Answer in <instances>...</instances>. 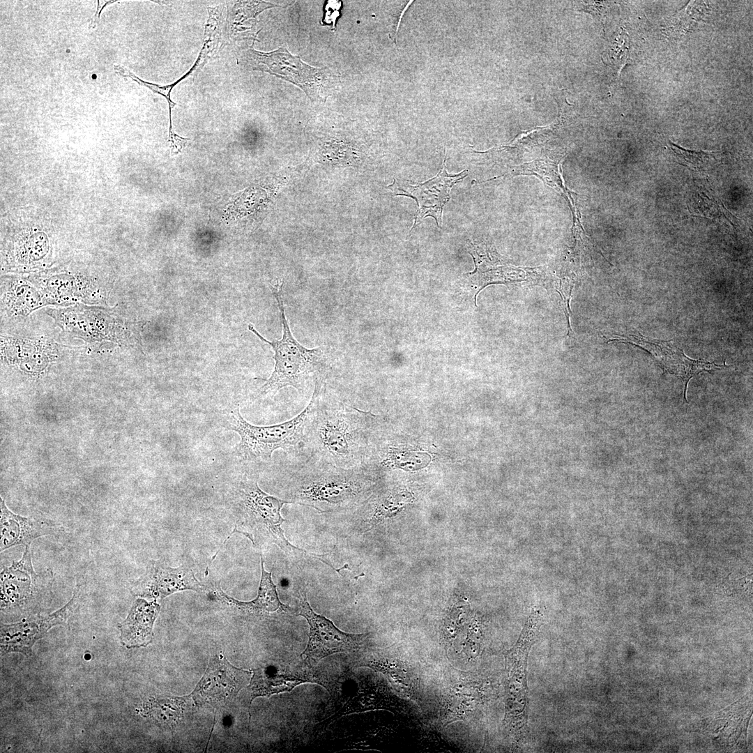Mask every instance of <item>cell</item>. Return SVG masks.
I'll list each match as a JSON object with an SVG mask.
<instances>
[{"instance_id":"6da1fadb","label":"cell","mask_w":753,"mask_h":753,"mask_svg":"<svg viewBox=\"0 0 753 753\" xmlns=\"http://www.w3.org/2000/svg\"><path fill=\"white\" fill-rule=\"evenodd\" d=\"M313 404L304 431L301 453L309 459L336 466H356L365 439L379 416L326 397L325 381L316 380Z\"/></svg>"},{"instance_id":"7a4b0ae2","label":"cell","mask_w":753,"mask_h":753,"mask_svg":"<svg viewBox=\"0 0 753 753\" xmlns=\"http://www.w3.org/2000/svg\"><path fill=\"white\" fill-rule=\"evenodd\" d=\"M356 466L343 468L306 457L288 469L285 500L324 513L346 510L364 491L365 480Z\"/></svg>"},{"instance_id":"3957f363","label":"cell","mask_w":753,"mask_h":753,"mask_svg":"<svg viewBox=\"0 0 753 753\" xmlns=\"http://www.w3.org/2000/svg\"><path fill=\"white\" fill-rule=\"evenodd\" d=\"M283 282L271 286V289L277 304L282 327V335L279 340L269 341L264 337L252 325L248 329L261 341L268 344L274 351V370L264 385L259 388L257 397L273 395L280 389L291 386L302 394L307 383L313 380L325 381L330 363L328 358L320 347L308 349L301 344L294 337L284 311L282 298Z\"/></svg>"},{"instance_id":"277c9868","label":"cell","mask_w":753,"mask_h":753,"mask_svg":"<svg viewBox=\"0 0 753 753\" xmlns=\"http://www.w3.org/2000/svg\"><path fill=\"white\" fill-rule=\"evenodd\" d=\"M312 404L311 398L305 408L292 419L268 426L250 424L243 418L238 406L229 411L227 427L236 432L241 439L236 449V456L245 462H268L278 449L301 452Z\"/></svg>"},{"instance_id":"5b68a950","label":"cell","mask_w":753,"mask_h":753,"mask_svg":"<svg viewBox=\"0 0 753 753\" xmlns=\"http://www.w3.org/2000/svg\"><path fill=\"white\" fill-rule=\"evenodd\" d=\"M236 504L244 522L279 546L290 557H310L321 560L324 555L308 553L291 545L285 538L281 526L285 521L280 511L289 501L264 492L255 476H245L238 483L236 492ZM255 531V532H256Z\"/></svg>"},{"instance_id":"8992f818","label":"cell","mask_w":753,"mask_h":753,"mask_svg":"<svg viewBox=\"0 0 753 753\" xmlns=\"http://www.w3.org/2000/svg\"><path fill=\"white\" fill-rule=\"evenodd\" d=\"M250 53L255 68L299 86L312 102L325 100L340 79L328 68L310 66L283 47L268 53L252 50Z\"/></svg>"},{"instance_id":"52a82bcc","label":"cell","mask_w":753,"mask_h":753,"mask_svg":"<svg viewBox=\"0 0 753 753\" xmlns=\"http://www.w3.org/2000/svg\"><path fill=\"white\" fill-rule=\"evenodd\" d=\"M297 615L305 618L309 625L308 643L301 655L309 666L337 653L359 651L366 643L367 634L343 632L330 619L317 614L310 607L305 592L300 593Z\"/></svg>"},{"instance_id":"ba28073f","label":"cell","mask_w":753,"mask_h":753,"mask_svg":"<svg viewBox=\"0 0 753 753\" xmlns=\"http://www.w3.org/2000/svg\"><path fill=\"white\" fill-rule=\"evenodd\" d=\"M467 176V171L452 175L447 172L446 155L443 165L436 176L425 183L417 185L411 184L409 181L394 180L389 185V188L395 195H403L413 198L417 203V211L414 217V223L410 232L427 217H432L439 227L442 225V213L445 204L450 199V192L452 187Z\"/></svg>"},{"instance_id":"9c48e42d","label":"cell","mask_w":753,"mask_h":753,"mask_svg":"<svg viewBox=\"0 0 753 753\" xmlns=\"http://www.w3.org/2000/svg\"><path fill=\"white\" fill-rule=\"evenodd\" d=\"M630 343L648 352L667 372L676 375L684 383L683 397L687 402L686 393L690 379L701 372L722 370L728 366L719 365L713 362L692 359L677 347L673 341H664L644 336L639 333L615 335L608 340Z\"/></svg>"},{"instance_id":"30bf717a","label":"cell","mask_w":753,"mask_h":753,"mask_svg":"<svg viewBox=\"0 0 753 753\" xmlns=\"http://www.w3.org/2000/svg\"><path fill=\"white\" fill-rule=\"evenodd\" d=\"M252 672L238 669L221 657L213 660L193 692L200 703H218L233 697L250 681Z\"/></svg>"},{"instance_id":"8fae6325","label":"cell","mask_w":753,"mask_h":753,"mask_svg":"<svg viewBox=\"0 0 753 753\" xmlns=\"http://www.w3.org/2000/svg\"><path fill=\"white\" fill-rule=\"evenodd\" d=\"M79 587L76 586L70 600L56 611L33 621L1 625V646L2 654L10 651L27 653L36 640L56 625L63 624L75 607Z\"/></svg>"},{"instance_id":"7c38bea8","label":"cell","mask_w":753,"mask_h":753,"mask_svg":"<svg viewBox=\"0 0 753 753\" xmlns=\"http://www.w3.org/2000/svg\"><path fill=\"white\" fill-rule=\"evenodd\" d=\"M137 583L140 595L154 598H163L184 590L199 592L204 588L192 570L184 566L173 568L160 563H155Z\"/></svg>"},{"instance_id":"4fadbf2b","label":"cell","mask_w":753,"mask_h":753,"mask_svg":"<svg viewBox=\"0 0 753 753\" xmlns=\"http://www.w3.org/2000/svg\"><path fill=\"white\" fill-rule=\"evenodd\" d=\"M56 530L48 519L22 517L13 513L1 497V552L14 546L30 545L35 539L52 535Z\"/></svg>"},{"instance_id":"5bb4252c","label":"cell","mask_w":753,"mask_h":753,"mask_svg":"<svg viewBox=\"0 0 753 753\" xmlns=\"http://www.w3.org/2000/svg\"><path fill=\"white\" fill-rule=\"evenodd\" d=\"M160 609L155 601L137 599L126 617L119 624L121 643L128 648L144 647L153 639V627Z\"/></svg>"},{"instance_id":"9a60e30c","label":"cell","mask_w":753,"mask_h":753,"mask_svg":"<svg viewBox=\"0 0 753 753\" xmlns=\"http://www.w3.org/2000/svg\"><path fill=\"white\" fill-rule=\"evenodd\" d=\"M36 576L32 565L30 545H26L22 558L13 561L1 573V609L24 601L31 593Z\"/></svg>"},{"instance_id":"2e32d148","label":"cell","mask_w":753,"mask_h":753,"mask_svg":"<svg viewBox=\"0 0 753 753\" xmlns=\"http://www.w3.org/2000/svg\"><path fill=\"white\" fill-rule=\"evenodd\" d=\"M261 576L257 598L250 602L238 601L227 595L218 586L215 591L218 598L227 602L243 614L250 616H264L271 613L285 614L291 611L290 607L279 599L276 585L272 580V572H267L261 556Z\"/></svg>"},{"instance_id":"e0dca14e","label":"cell","mask_w":753,"mask_h":753,"mask_svg":"<svg viewBox=\"0 0 753 753\" xmlns=\"http://www.w3.org/2000/svg\"><path fill=\"white\" fill-rule=\"evenodd\" d=\"M306 672H294L293 670L280 669L275 667H261L253 670L249 688L250 701L258 697H269L272 694L289 692L301 683L317 682Z\"/></svg>"},{"instance_id":"ac0fdd59","label":"cell","mask_w":753,"mask_h":753,"mask_svg":"<svg viewBox=\"0 0 753 753\" xmlns=\"http://www.w3.org/2000/svg\"><path fill=\"white\" fill-rule=\"evenodd\" d=\"M467 246L476 265V270L469 275L474 283L480 286V289L489 284L505 283L515 279L512 274L514 270L499 265V261L494 252L469 241H467Z\"/></svg>"},{"instance_id":"d6986e66","label":"cell","mask_w":753,"mask_h":753,"mask_svg":"<svg viewBox=\"0 0 753 753\" xmlns=\"http://www.w3.org/2000/svg\"><path fill=\"white\" fill-rule=\"evenodd\" d=\"M669 142L671 149L674 153L678 162L694 169H702L706 166L713 155L717 153L715 151L686 149L674 144L670 140Z\"/></svg>"},{"instance_id":"ffe728a7","label":"cell","mask_w":753,"mask_h":753,"mask_svg":"<svg viewBox=\"0 0 753 753\" xmlns=\"http://www.w3.org/2000/svg\"><path fill=\"white\" fill-rule=\"evenodd\" d=\"M112 2H114V1H98V3L97 10H96V12L95 17H94V18L93 20V23H94V22H96L97 20L99 18L101 10L103 9L105 6L109 3H112Z\"/></svg>"},{"instance_id":"44dd1931","label":"cell","mask_w":753,"mask_h":753,"mask_svg":"<svg viewBox=\"0 0 753 753\" xmlns=\"http://www.w3.org/2000/svg\"><path fill=\"white\" fill-rule=\"evenodd\" d=\"M745 696H743V697H742L741 698L738 699L737 701H736L733 702V703H731V705H730L729 706H727V708H724V709L721 710H720V711L719 713H720V712H722V711H726V710H729V709H730V708H731V707H732V706H733L734 704L737 703H738V702H739V701H740L741 699H743V698H745Z\"/></svg>"}]
</instances>
